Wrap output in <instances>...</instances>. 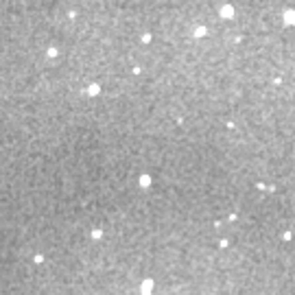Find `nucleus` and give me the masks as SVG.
Instances as JSON below:
<instances>
[{"label":"nucleus","mask_w":295,"mask_h":295,"mask_svg":"<svg viewBox=\"0 0 295 295\" xmlns=\"http://www.w3.org/2000/svg\"><path fill=\"white\" fill-rule=\"evenodd\" d=\"M282 20H284L286 27H293V24H295V11H293V9H286V11L282 13Z\"/></svg>","instance_id":"nucleus-1"},{"label":"nucleus","mask_w":295,"mask_h":295,"mask_svg":"<svg viewBox=\"0 0 295 295\" xmlns=\"http://www.w3.org/2000/svg\"><path fill=\"white\" fill-rule=\"evenodd\" d=\"M221 15H223V18H232V15H234V9H232L230 5H225L223 9H221Z\"/></svg>","instance_id":"nucleus-2"}]
</instances>
